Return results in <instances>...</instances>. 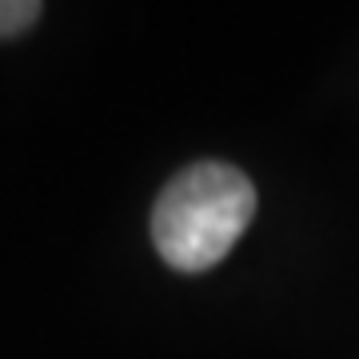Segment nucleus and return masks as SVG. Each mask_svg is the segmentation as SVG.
I'll use <instances>...</instances> for the list:
<instances>
[{"instance_id":"f03ea898","label":"nucleus","mask_w":359,"mask_h":359,"mask_svg":"<svg viewBox=\"0 0 359 359\" xmlns=\"http://www.w3.org/2000/svg\"><path fill=\"white\" fill-rule=\"evenodd\" d=\"M40 4L36 0H0V36H16L28 25H36Z\"/></svg>"},{"instance_id":"f257e3e1","label":"nucleus","mask_w":359,"mask_h":359,"mask_svg":"<svg viewBox=\"0 0 359 359\" xmlns=\"http://www.w3.org/2000/svg\"><path fill=\"white\" fill-rule=\"evenodd\" d=\"M256 216V188L231 164L184 168L152 208L156 252L176 271H208L228 256Z\"/></svg>"}]
</instances>
